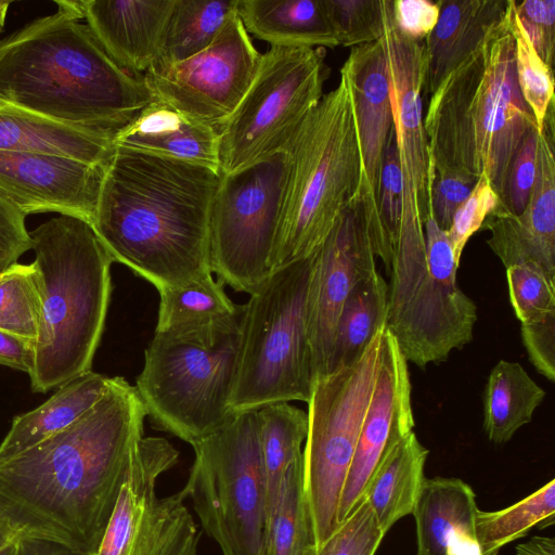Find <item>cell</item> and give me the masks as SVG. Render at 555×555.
Returning <instances> with one entry per match:
<instances>
[{
    "label": "cell",
    "instance_id": "54",
    "mask_svg": "<svg viewBox=\"0 0 555 555\" xmlns=\"http://www.w3.org/2000/svg\"><path fill=\"white\" fill-rule=\"evenodd\" d=\"M15 541H12L0 550V555H15Z\"/></svg>",
    "mask_w": 555,
    "mask_h": 555
},
{
    "label": "cell",
    "instance_id": "17",
    "mask_svg": "<svg viewBox=\"0 0 555 555\" xmlns=\"http://www.w3.org/2000/svg\"><path fill=\"white\" fill-rule=\"evenodd\" d=\"M414 425L408 361L386 327L375 386L339 500V525L363 501L377 467Z\"/></svg>",
    "mask_w": 555,
    "mask_h": 555
},
{
    "label": "cell",
    "instance_id": "38",
    "mask_svg": "<svg viewBox=\"0 0 555 555\" xmlns=\"http://www.w3.org/2000/svg\"><path fill=\"white\" fill-rule=\"evenodd\" d=\"M512 33L515 39V68L518 88L541 133L547 108L554 101L553 70L539 56L527 33L516 18L515 4Z\"/></svg>",
    "mask_w": 555,
    "mask_h": 555
},
{
    "label": "cell",
    "instance_id": "22",
    "mask_svg": "<svg viewBox=\"0 0 555 555\" xmlns=\"http://www.w3.org/2000/svg\"><path fill=\"white\" fill-rule=\"evenodd\" d=\"M476 494L459 478H426L412 515L417 555H482Z\"/></svg>",
    "mask_w": 555,
    "mask_h": 555
},
{
    "label": "cell",
    "instance_id": "35",
    "mask_svg": "<svg viewBox=\"0 0 555 555\" xmlns=\"http://www.w3.org/2000/svg\"><path fill=\"white\" fill-rule=\"evenodd\" d=\"M554 520L555 479L503 509H478L476 534L482 555H498L508 543L527 535L533 528L552 526Z\"/></svg>",
    "mask_w": 555,
    "mask_h": 555
},
{
    "label": "cell",
    "instance_id": "42",
    "mask_svg": "<svg viewBox=\"0 0 555 555\" xmlns=\"http://www.w3.org/2000/svg\"><path fill=\"white\" fill-rule=\"evenodd\" d=\"M539 134L537 125L526 131L508 168L500 203L494 210L520 215L526 208L535 179Z\"/></svg>",
    "mask_w": 555,
    "mask_h": 555
},
{
    "label": "cell",
    "instance_id": "51",
    "mask_svg": "<svg viewBox=\"0 0 555 555\" xmlns=\"http://www.w3.org/2000/svg\"><path fill=\"white\" fill-rule=\"evenodd\" d=\"M515 555H555V540L551 537H532L516 546Z\"/></svg>",
    "mask_w": 555,
    "mask_h": 555
},
{
    "label": "cell",
    "instance_id": "24",
    "mask_svg": "<svg viewBox=\"0 0 555 555\" xmlns=\"http://www.w3.org/2000/svg\"><path fill=\"white\" fill-rule=\"evenodd\" d=\"M115 145L219 171V130L156 100L116 135Z\"/></svg>",
    "mask_w": 555,
    "mask_h": 555
},
{
    "label": "cell",
    "instance_id": "40",
    "mask_svg": "<svg viewBox=\"0 0 555 555\" xmlns=\"http://www.w3.org/2000/svg\"><path fill=\"white\" fill-rule=\"evenodd\" d=\"M384 537L372 507L363 499L315 555H375Z\"/></svg>",
    "mask_w": 555,
    "mask_h": 555
},
{
    "label": "cell",
    "instance_id": "18",
    "mask_svg": "<svg viewBox=\"0 0 555 555\" xmlns=\"http://www.w3.org/2000/svg\"><path fill=\"white\" fill-rule=\"evenodd\" d=\"M105 169L59 155L0 150V194L25 216L55 212L92 224Z\"/></svg>",
    "mask_w": 555,
    "mask_h": 555
},
{
    "label": "cell",
    "instance_id": "55",
    "mask_svg": "<svg viewBox=\"0 0 555 555\" xmlns=\"http://www.w3.org/2000/svg\"><path fill=\"white\" fill-rule=\"evenodd\" d=\"M3 25H4V24H0V31L2 30Z\"/></svg>",
    "mask_w": 555,
    "mask_h": 555
},
{
    "label": "cell",
    "instance_id": "12",
    "mask_svg": "<svg viewBox=\"0 0 555 555\" xmlns=\"http://www.w3.org/2000/svg\"><path fill=\"white\" fill-rule=\"evenodd\" d=\"M291 154L283 149L221 175L209 216L211 272L234 291L253 294L272 273Z\"/></svg>",
    "mask_w": 555,
    "mask_h": 555
},
{
    "label": "cell",
    "instance_id": "46",
    "mask_svg": "<svg viewBox=\"0 0 555 555\" xmlns=\"http://www.w3.org/2000/svg\"><path fill=\"white\" fill-rule=\"evenodd\" d=\"M520 335L530 362L550 382H555V310L520 323Z\"/></svg>",
    "mask_w": 555,
    "mask_h": 555
},
{
    "label": "cell",
    "instance_id": "34",
    "mask_svg": "<svg viewBox=\"0 0 555 555\" xmlns=\"http://www.w3.org/2000/svg\"><path fill=\"white\" fill-rule=\"evenodd\" d=\"M312 518L304 489V460L288 468L269 515L260 555H315Z\"/></svg>",
    "mask_w": 555,
    "mask_h": 555
},
{
    "label": "cell",
    "instance_id": "32",
    "mask_svg": "<svg viewBox=\"0 0 555 555\" xmlns=\"http://www.w3.org/2000/svg\"><path fill=\"white\" fill-rule=\"evenodd\" d=\"M259 442L267 486L268 518L279 498L289 466L302 455L308 435V413L289 402L257 410Z\"/></svg>",
    "mask_w": 555,
    "mask_h": 555
},
{
    "label": "cell",
    "instance_id": "2",
    "mask_svg": "<svg viewBox=\"0 0 555 555\" xmlns=\"http://www.w3.org/2000/svg\"><path fill=\"white\" fill-rule=\"evenodd\" d=\"M219 171L116 146L92 227L114 262L158 291L210 274L209 216Z\"/></svg>",
    "mask_w": 555,
    "mask_h": 555
},
{
    "label": "cell",
    "instance_id": "53",
    "mask_svg": "<svg viewBox=\"0 0 555 555\" xmlns=\"http://www.w3.org/2000/svg\"><path fill=\"white\" fill-rule=\"evenodd\" d=\"M10 4V1H0V24H4Z\"/></svg>",
    "mask_w": 555,
    "mask_h": 555
},
{
    "label": "cell",
    "instance_id": "4",
    "mask_svg": "<svg viewBox=\"0 0 555 555\" xmlns=\"http://www.w3.org/2000/svg\"><path fill=\"white\" fill-rule=\"evenodd\" d=\"M514 4L481 47L430 94L424 115L434 171L486 177L499 198L526 131L537 125L517 83Z\"/></svg>",
    "mask_w": 555,
    "mask_h": 555
},
{
    "label": "cell",
    "instance_id": "31",
    "mask_svg": "<svg viewBox=\"0 0 555 555\" xmlns=\"http://www.w3.org/2000/svg\"><path fill=\"white\" fill-rule=\"evenodd\" d=\"M159 308L155 333H177L207 328L241 317L242 306L234 305L216 282L212 273L181 285L158 291Z\"/></svg>",
    "mask_w": 555,
    "mask_h": 555
},
{
    "label": "cell",
    "instance_id": "52",
    "mask_svg": "<svg viewBox=\"0 0 555 555\" xmlns=\"http://www.w3.org/2000/svg\"><path fill=\"white\" fill-rule=\"evenodd\" d=\"M14 539L1 525H0V550L14 541Z\"/></svg>",
    "mask_w": 555,
    "mask_h": 555
},
{
    "label": "cell",
    "instance_id": "30",
    "mask_svg": "<svg viewBox=\"0 0 555 555\" xmlns=\"http://www.w3.org/2000/svg\"><path fill=\"white\" fill-rule=\"evenodd\" d=\"M388 284L375 270L350 291L336 324L330 373L356 362L376 333L386 327Z\"/></svg>",
    "mask_w": 555,
    "mask_h": 555
},
{
    "label": "cell",
    "instance_id": "37",
    "mask_svg": "<svg viewBox=\"0 0 555 555\" xmlns=\"http://www.w3.org/2000/svg\"><path fill=\"white\" fill-rule=\"evenodd\" d=\"M402 215V178L393 129L383 155L377 194V240L375 255L388 272L398 241Z\"/></svg>",
    "mask_w": 555,
    "mask_h": 555
},
{
    "label": "cell",
    "instance_id": "9",
    "mask_svg": "<svg viewBox=\"0 0 555 555\" xmlns=\"http://www.w3.org/2000/svg\"><path fill=\"white\" fill-rule=\"evenodd\" d=\"M425 243L393 251L387 328L408 362L440 363L473 339L477 307L456 283L459 263L447 231L428 212Z\"/></svg>",
    "mask_w": 555,
    "mask_h": 555
},
{
    "label": "cell",
    "instance_id": "50",
    "mask_svg": "<svg viewBox=\"0 0 555 555\" xmlns=\"http://www.w3.org/2000/svg\"><path fill=\"white\" fill-rule=\"evenodd\" d=\"M15 555H83L61 543L37 539L18 538L15 541Z\"/></svg>",
    "mask_w": 555,
    "mask_h": 555
},
{
    "label": "cell",
    "instance_id": "44",
    "mask_svg": "<svg viewBox=\"0 0 555 555\" xmlns=\"http://www.w3.org/2000/svg\"><path fill=\"white\" fill-rule=\"evenodd\" d=\"M477 180V178L463 172L434 171L429 214L441 230H449L456 209L469 196Z\"/></svg>",
    "mask_w": 555,
    "mask_h": 555
},
{
    "label": "cell",
    "instance_id": "25",
    "mask_svg": "<svg viewBox=\"0 0 555 555\" xmlns=\"http://www.w3.org/2000/svg\"><path fill=\"white\" fill-rule=\"evenodd\" d=\"M0 150L26 151L107 166L115 139L0 102Z\"/></svg>",
    "mask_w": 555,
    "mask_h": 555
},
{
    "label": "cell",
    "instance_id": "45",
    "mask_svg": "<svg viewBox=\"0 0 555 555\" xmlns=\"http://www.w3.org/2000/svg\"><path fill=\"white\" fill-rule=\"evenodd\" d=\"M515 16L539 56L552 68L555 47V0L515 1Z\"/></svg>",
    "mask_w": 555,
    "mask_h": 555
},
{
    "label": "cell",
    "instance_id": "39",
    "mask_svg": "<svg viewBox=\"0 0 555 555\" xmlns=\"http://www.w3.org/2000/svg\"><path fill=\"white\" fill-rule=\"evenodd\" d=\"M338 46L376 42L384 29L383 0H323Z\"/></svg>",
    "mask_w": 555,
    "mask_h": 555
},
{
    "label": "cell",
    "instance_id": "29",
    "mask_svg": "<svg viewBox=\"0 0 555 555\" xmlns=\"http://www.w3.org/2000/svg\"><path fill=\"white\" fill-rule=\"evenodd\" d=\"M545 398L517 362L500 360L489 374L483 393V429L494 443H505L532 420Z\"/></svg>",
    "mask_w": 555,
    "mask_h": 555
},
{
    "label": "cell",
    "instance_id": "48",
    "mask_svg": "<svg viewBox=\"0 0 555 555\" xmlns=\"http://www.w3.org/2000/svg\"><path fill=\"white\" fill-rule=\"evenodd\" d=\"M440 14V0H395L392 15L397 28L414 40H424L435 28Z\"/></svg>",
    "mask_w": 555,
    "mask_h": 555
},
{
    "label": "cell",
    "instance_id": "13",
    "mask_svg": "<svg viewBox=\"0 0 555 555\" xmlns=\"http://www.w3.org/2000/svg\"><path fill=\"white\" fill-rule=\"evenodd\" d=\"M322 48L271 47L240 104L219 129V172L228 175L285 146L323 96Z\"/></svg>",
    "mask_w": 555,
    "mask_h": 555
},
{
    "label": "cell",
    "instance_id": "11",
    "mask_svg": "<svg viewBox=\"0 0 555 555\" xmlns=\"http://www.w3.org/2000/svg\"><path fill=\"white\" fill-rule=\"evenodd\" d=\"M386 327L356 362L313 382L302 460L304 489L318 547L339 527V500L375 386Z\"/></svg>",
    "mask_w": 555,
    "mask_h": 555
},
{
    "label": "cell",
    "instance_id": "1",
    "mask_svg": "<svg viewBox=\"0 0 555 555\" xmlns=\"http://www.w3.org/2000/svg\"><path fill=\"white\" fill-rule=\"evenodd\" d=\"M143 404L120 376L64 430L0 460V525L92 555L143 437Z\"/></svg>",
    "mask_w": 555,
    "mask_h": 555
},
{
    "label": "cell",
    "instance_id": "19",
    "mask_svg": "<svg viewBox=\"0 0 555 555\" xmlns=\"http://www.w3.org/2000/svg\"><path fill=\"white\" fill-rule=\"evenodd\" d=\"M554 101L539 134L537 171L526 208L520 215L493 210L481 229L505 268L529 266L555 283V160Z\"/></svg>",
    "mask_w": 555,
    "mask_h": 555
},
{
    "label": "cell",
    "instance_id": "21",
    "mask_svg": "<svg viewBox=\"0 0 555 555\" xmlns=\"http://www.w3.org/2000/svg\"><path fill=\"white\" fill-rule=\"evenodd\" d=\"M340 77L348 86L357 126L361 182L377 205L382 160L392 129L387 63L380 41L352 48L340 69Z\"/></svg>",
    "mask_w": 555,
    "mask_h": 555
},
{
    "label": "cell",
    "instance_id": "43",
    "mask_svg": "<svg viewBox=\"0 0 555 555\" xmlns=\"http://www.w3.org/2000/svg\"><path fill=\"white\" fill-rule=\"evenodd\" d=\"M499 195L486 177L478 178L473 191L456 209L447 231L455 261L460 264L463 249L470 236L481 229L486 218L498 207Z\"/></svg>",
    "mask_w": 555,
    "mask_h": 555
},
{
    "label": "cell",
    "instance_id": "8",
    "mask_svg": "<svg viewBox=\"0 0 555 555\" xmlns=\"http://www.w3.org/2000/svg\"><path fill=\"white\" fill-rule=\"evenodd\" d=\"M240 323L154 334L134 388L158 428L193 446L230 418Z\"/></svg>",
    "mask_w": 555,
    "mask_h": 555
},
{
    "label": "cell",
    "instance_id": "14",
    "mask_svg": "<svg viewBox=\"0 0 555 555\" xmlns=\"http://www.w3.org/2000/svg\"><path fill=\"white\" fill-rule=\"evenodd\" d=\"M179 461L166 439L142 437L92 555H197L199 533L181 492L158 498V477Z\"/></svg>",
    "mask_w": 555,
    "mask_h": 555
},
{
    "label": "cell",
    "instance_id": "33",
    "mask_svg": "<svg viewBox=\"0 0 555 555\" xmlns=\"http://www.w3.org/2000/svg\"><path fill=\"white\" fill-rule=\"evenodd\" d=\"M237 7L238 0H175L155 66L181 62L206 49Z\"/></svg>",
    "mask_w": 555,
    "mask_h": 555
},
{
    "label": "cell",
    "instance_id": "3",
    "mask_svg": "<svg viewBox=\"0 0 555 555\" xmlns=\"http://www.w3.org/2000/svg\"><path fill=\"white\" fill-rule=\"evenodd\" d=\"M54 3L0 40V102L115 139L153 96L100 46L77 1Z\"/></svg>",
    "mask_w": 555,
    "mask_h": 555
},
{
    "label": "cell",
    "instance_id": "7",
    "mask_svg": "<svg viewBox=\"0 0 555 555\" xmlns=\"http://www.w3.org/2000/svg\"><path fill=\"white\" fill-rule=\"evenodd\" d=\"M315 251L273 271L242 306L231 413L310 399L309 296Z\"/></svg>",
    "mask_w": 555,
    "mask_h": 555
},
{
    "label": "cell",
    "instance_id": "5",
    "mask_svg": "<svg viewBox=\"0 0 555 555\" xmlns=\"http://www.w3.org/2000/svg\"><path fill=\"white\" fill-rule=\"evenodd\" d=\"M29 235L41 317L28 376L31 390L46 393L92 371L111 300L114 260L92 224L81 218L60 215Z\"/></svg>",
    "mask_w": 555,
    "mask_h": 555
},
{
    "label": "cell",
    "instance_id": "49",
    "mask_svg": "<svg viewBox=\"0 0 555 555\" xmlns=\"http://www.w3.org/2000/svg\"><path fill=\"white\" fill-rule=\"evenodd\" d=\"M33 344L0 332V365L28 374Z\"/></svg>",
    "mask_w": 555,
    "mask_h": 555
},
{
    "label": "cell",
    "instance_id": "6",
    "mask_svg": "<svg viewBox=\"0 0 555 555\" xmlns=\"http://www.w3.org/2000/svg\"><path fill=\"white\" fill-rule=\"evenodd\" d=\"M291 168L272 272L312 255L332 231L362 180L348 86L343 77L285 144Z\"/></svg>",
    "mask_w": 555,
    "mask_h": 555
},
{
    "label": "cell",
    "instance_id": "15",
    "mask_svg": "<svg viewBox=\"0 0 555 555\" xmlns=\"http://www.w3.org/2000/svg\"><path fill=\"white\" fill-rule=\"evenodd\" d=\"M260 57L236 12L206 49L154 66L143 78L153 100L219 130L250 86Z\"/></svg>",
    "mask_w": 555,
    "mask_h": 555
},
{
    "label": "cell",
    "instance_id": "16",
    "mask_svg": "<svg viewBox=\"0 0 555 555\" xmlns=\"http://www.w3.org/2000/svg\"><path fill=\"white\" fill-rule=\"evenodd\" d=\"M370 224H377V205L360 188L315 250L309 296V338L314 379L330 373L334 334L353 286L376 270Z\"/></svg>",
    "mask_w": 555,
    "mask_h": 555
},
{
    "label": "cell",
    "instance_id": "41",
    "mask_svg": "<svg viewBox=\"0 0 555 555\" xmlns=\"http://www.w3.org/2000/svg\"><path fill=\"white\" fill-rule=\"evenodd\" d=\"M509 300L520 323L555 310V283L529 266L506 268Z\"/></svg>",
    "mask_w": 555,
    "mask_h": 555
},
{
    "label": "cell",
    "instance_id": "26",
    "mask_svg": "<svg viewBox=\"0 0 555 555\" xmlns=\"http://www.w3.org/2000/svg\"><path fill=\"white\" fill-rule=\"evenodd\" d=\"M112 377L89 371L63 384L42 404L15 415L2 442L0 460L13 456L64 430L106 392Z\"/></svg>",
    "mask_w": 555,
    "mask_h": 555
},
{
    "label": "cell",
    "instance_id": "10",
    "mask_svg": "<svg viewBox=\"0 0 555 555\" xmlns=\"http://www.w3.org/2000/svg\"><path fill=\"white\" fill-rule=\"evenodd\" d=\"M195 457L181 489L222 555H260L268 507L258 414L232 413L192 446Z\"/></svg>",
    "mask_w": 555,
    "mask_h": 555
},
{
    "label": "cell",
    "instance_id": "36",
    "mask_svg": "<svg viewBox=\"0 0 555 555\" xmlns=\"http://www.w3.org/2000/svg\"><path fill=\"white\" fill-rule=\"evenodd\" d=\"M41 317L38 272L34 263L15 262L0 272V332L34 343Z\"/></svg>",
    "mask_w": 555,
    "mask_h": 555
},
{
    "label": "cell",
    "instance_id": "20",
    "mask_svg": "<svg viewBox=\"0 0 555 555\" xmlns=\"http://www.w3.org/2000/svg\"><path fill=\"white\" fill-rule=\"evenodd\" d=\"M83 21L108 56L143 76L157 63L175 0H77Z\"/></svg>",
    "mask_w": 555,
    "mask_h": 555
},
{
    "label": "cell",
    "instance_id": "28",
    "mask_svg": "<svg viewBox=\"0 0 555 555\" xmlns=\"http://www.w3.org/2000/svg\"><path fill=\"white\" fill-rule=\"evenodd\" d=\"M427 456L428 450L411 431L388 452L371 478L364 499L385 534L412 514L426 479Z\"/></svg>",
    "mask_w": 555,
    "mask_h": 555
},
{
    "label": "cell",
    "instance_id": "27",
    "mask_svg": "<svg viewBox=\"0 0 555 555\" xmlns=\"http://www.w3.org/2000/svg\"><path fill=\"white\" fill-rule=\"evenodd\" d=\"M247 33L283 48H336L323 0H238Z\"/></svg>",
    "mask_w": 555,
    "mask_h": 555
},
{
    "label": "cell",
    "instance_id": "47",
    "mask_svg": "<svg viewBox=\"0 0 555 555\" xmlns=\"http://www.w3.org/2000/svg\"><path fill=\"white\" fill-rule=\"evenodd\" d=\"M26 216L0 194V272L31 249Z\"/></svg>",
    "mask_w": 555,
    "mask_h": 555
},
{
    "label": "cell",
    "instance_id": "23",
    "mask_svg": "<svg viewBox=\"0 0 555 555\" xmlns=\"http://www.w3.org/2000/svg\"><path fill=\"white\" fill-rule=\"evenodd\" d=\"M513 0H440V14L424 39L426 91L477 51L508 16Z\"/></svg>",
    "mask_w": 555,
    "mask_h": 555
}]
</instances>
